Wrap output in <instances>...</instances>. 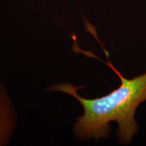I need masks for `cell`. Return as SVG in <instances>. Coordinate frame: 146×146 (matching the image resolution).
I'll return each instance as SVG.
<instances>
[{
  "mask_svg": "<svg viewBox=\"0 0 146 146\" xmlns=\"http://www.w3.org/2000/svg\"><path fill=\"white\" fill-rule=\"evenodd\" d=\"M16 124L15 108L8 92L0 83V146L7 145L14 132Z\"/></svg>",
  "mask_w": 146,
  "mask_h": 146,
  "instance_id": "7a4b0ae2",
  "label": "cell"
},
{
  "mask_svg": "<svg viewBox=\"0 0 146 146\" xmlns=\"http://www.w3.org/2000/svg\"><path fill=\"white\" fill-rule=\"evenodd\" d=\"M95 33H96L93 35L102 45L108 59V62H104L119 77L120 87L110 94L96 99H87L80 96L78 94V89L84 87H76L69 83L52 85L48 91L70 95L81 103L84 113L76 119L73 127L76 138L83 140L107 138L110 129V123L115 121L118 124L116 134L119 142L129 144L137 132L138 126L135 118L137 108L146 101V72L131 79L125 78L110 62L108 53ZM96 59L102 60L98 56Z\"/></svg>",
  "mask_w": 146,
  "mask_h": 146,
  "instance_id": "6da1fadb",
  "label": "cell"
}]
</instances>
